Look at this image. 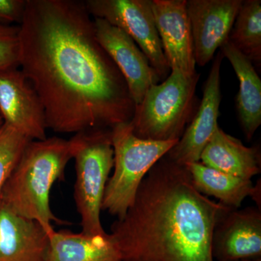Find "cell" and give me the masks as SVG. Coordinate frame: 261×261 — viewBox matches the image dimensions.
Masks as SVG:
<instances>
[{
    "instance_id": "obj_1",
    "label": "cell",
    "mask_w": 261,
    "mask_h": 261,
    "mask_svg": "<svg viewBox=\"0 0 261 261\" xmlns=\"http://www.w3.org/2000/svg\"><path fill=\"white\" fill-rule=\"evenodd\" d=\"M19 67L40 97L47 129L56 133L111 129L135 114L126 80L98 42L85 1L27 0Z\"/></svg>"
},
{
    "instance_id": "obj_2",
    "label": "cell",
    "mask_w": 261,
    "mask_h": 261,
    "mask_svg": "<svg viewBox=\"0 0 261 261\" xmlns=\"http://www.w3.org/2000/svg\"><path fill=\"white\" fill-rule=\"evenodd\" d=\"M231 209L197 191L186 166L166 154L110 234L121 261H215V226Z\"/></svg>"
},
{
    "instance_id": "obj_3",
    "label": "cell",
    "mask_w": 261,
    "mask_h": 261,
    "mask_svg": "<svg viewBox=\"0 0 261 261\" xmlns=\"http://www.w3.org/2000/svg\"><path fill=\"white\" fill-rule=\"evenodd\" d=\"M72 159L69 140L53 137L32 140L20 156L5 184L1 197L16 214L39 223L48 234L53 223H65L53 214L50 192L56 181L64 180Z\"/></svg>"
},
{
    "instance_id": "obj_4",
    "label": "cell",
    "mask_w": 261,
    "mask_h": 261,
    "mask_svg": "<svg viewBox=\"0 0 261 261\" xmlns=\"http://www.w3.org/2000/svg\"><path fill=\"white\" fill-rule=\"evenodd\" d=\"M200 77L197 72L171 70L162 83L151 86L129 122L134 134L145 140H179L199 106L196 89Z\"/></svg>"
},
{
    "instance_id": "obj_5",
    "label": "cell",
    "mask_w": 261,
    "mask_h": 261,
    "mask_svg": "<svg viewBox=\"0 0 261 261\" xmlns=\"http://www.w3.org/2000/svg\"><path fill=\"white\" fill-rule=\"evenodd\" d=\"M74 159V201L81 218L82 232L106 233L101 222L105 190L114 165L111 129L79 132L69 140Z\"/></svg>"
},
{
    "instance_id": "obj_6",
    "label": "cell",
    "mask_w": 261,
    "mask_h": 261,
    "mask_svg": "<svg viewBox=\"0 0 261 261\" xmlns=\"http://www.w3.org/2000/svg\"><path fill=\"white\" fill-rule=\"evenodd\" d=\"M114 171L105 190L102 210L121 219L133 205L146 175L178 140H145L134 134L129 122L111 128Z\"/></svg>"
},
{
    "instance_id": "obj_7",
    "label": "cell",
    "mask_w": 261,
    "mask_h": 261,
    "mask_svg": "<svg viewBox=\"0 0 261 261\" xmlns=\"http://www.w3.org/2000/svg\"><path fill=\"white\" fill-rule=\"evenodd\" d=\"M85 4L94 18L105 19L126 32L143 51L161 80L167 78L171 69L154 23L151 0H87Z\"/></svg>"
},
{
    "instance_id": "obj_8",
    "label": "cell",
    "mask_w": 261,
    "mask_h": 261,
    "mask_svg": "<svg viewBox=\"0 0 261 261\" xmlns=\"http://www.w3.org/2000/svg\"><path fill=\"white\" fill-rule=\"evenodd\" d=\"M0 116L32 140L47 138L45 111L32 82L18 68L0 70Z\"/></svg>"
},
{
    "instance_id": "obj_9",
    "label": "cell",
    "mask_w": 261,
    "mask_h": 261,
    "mask_svg": "<svg viewBox=\"0 0 261 261\" xmlns=\"http://www.w3.org/2000/svg\"><path fill=\"white\" fill-rule=\"evenodd\" d=\"M96 37L124 77L136 106L151 86L159 84V75L132 37L102 18H94Z\"/></svg>"
},
{
    "instance_id": "obj_10",
    "label": "cell",
    "mask_w": 261,
    "mask_h": 261,
    "mask_svg": "<svg viewBox=\"0 0 261 261\" xmlns=\"http://www.w3.org/2000/svg\"><path fill=\"white\" fill-rule=\"evenodd\" d=\"M243 0H187L196 64L202 67L228 40Z\"/></svg>"
},
{
    "instance_id": "obj_11",
    "label": "cell",
    "mask_w": 261,
    "mask_h": 261,
    "mask_svg": "<svg viewBox=\"0 0 261 261\" xmlns=\"http://www.w3.org/2000/svg\"><path fill=\"white\" fill-rule=\"evenodd\" d=\"M223 57L219 51L213 62L204 85L203 95L195 116L177 143L166 155L180 165L200 162L201 154L217 129L221 100V66Z\"/></svg>"
},
{
    "instance_id": "obj_12",
    "label": "cell",
    "mask_w": 261,
    "mask_h": 261,
    "mask_svg": "<svg viewBox=\"0 0 261 261\" xmlns=\"http://www.w3.org/2000/svg\"><path fill=\"white\" fill-rule=\"evenodd\" d=\"M154 23L170 69L193 74L195 68L187 0H151Z\"/></svg>"
},
{
    "instance_id": "obj_13",
    "label": "cell",
    "mask_w": 261,
    "mask_h": 261,
    "mask_svg": "<svg viewBox=\"0 0 261 261\" xmlns=\"http://www.w3.org/2000/svg\"><path fill=\"white\" fill-rule=\"evenodd\" d=\"M212 253L217 261L260 257V208L250 206L228 211L215 226Z\"/></svg>"
},
{
    "instance_id": "obj_14",
    "label": "cell",
    "mask_w": 261,
    "mask_h": 261,
    "mask_svg": "<svg viewBox=\"0 0 261 261\" xmlns=\"http://www.w3.org/2000/svg\"><path fill=\"white\" fill-rule=\"evenodd\" d=\"M48 247L42 226L16 214L0 198V261H46Z\"/></svg>"
},
{
    "instance_id": "obj_15",
    "label": "cell",
    "mask_w": 261,
    "mask_h": 261,
    "mask_svg": "<svg viewBox=\"0 0 261 261\" xmlns=\"http://www.w3.org/2000/svg\"><path fill=\"white\" fill-rule=\"evenodd\" d=\"M220 53L232 66L240 89L236 108L242 129L250 140L261 124V80L252 62L228 41L220 47Z\"/></svg>"
},
{
    "instance_id": "obj_16",
    "label": "cell",
    "mask_w": 261,
    "mask_h": 261,
    "mask_svg": "<svg viewBox=\"0 0 261 261\" xmlns=\"http://www.w3.org/2000/svg\"><path fill=\"white\" fill-rule=\"evenodd\" d=\"M200 162L207 167L245 179H251L260 172L258 148L246 147L220 127L202 151Z\"/></svg>"
},
{
    "instance_id": "obj_17",
    "label": "cell",
    "mask_w": 261,
    "mask_h": 261,
    "mask_svg": "<svg viewBox=\"0 0 261 261\" xmlns=\"http://www.w3.org/2000/svg\"><path fill=\"white\" fill-rule=\"evenodd\" d=\"M48 238L46 261H121V254L110 233L87 235L54 230Z\"/></svg>"
},
{
    "instance_id": "obj_18",
    "label": "cell",
    "mask_w": 261,
    "mask_h": 261,
    "mask_svg": "<svg viewBox=\"0 0 261 261\" xmlns=\"http://www.w3.org/2000/svg\"><path fill=\"white\" fill-rule=\"evenodd\" d=\"M185 166L197 191L207 197H216L221 203L231 208H239L253 191L251 179L221 172L200 162L188 163Z\"/></svg>"
},
{
    "instance_id": "obj_19",
    "label": "cell",
    "mask_w": 261,
    "mask_h": 261,
    "mask_svg": "<svg viewBox=\"0 0 261 261\" xmlns=\"http://www.w3.org/2000/svg\"><path fill=\"white\" fill-rule=\"evenodd\" d=\"M228 39L252 64L260 67V0H243Z\"/></svg>"
},
{
    "instance_id": "obj_20",
    "label": "cell",
    "mask_w": 261,
    "mask_h": 261,
    "mask_svg": "<svg viewBox=\"0 0 261 261\" xmlns=\"http://www.w3.org/2000/svg\"><path fill=\"white\" fill-rule=\"evenodd\" d=\"M31 141L7 123L0 128V197L5 184Z\"/></svg>"
},
{
    "instance_id": "obj_21",
    "label": "cell",
    "mask_w": 261,
    "mask_h": 261,
    "mask_svg": "<svg viewBox=\"0 0 261 261\" xmlns=\"http://www.w3.org/2000/svg\"><path fill=\"white\" fill-rule=\"evenodd\" d=\"M19 67V27L0 24V70Z\"/></svg>"
},
{
    "instance_id": "obj_22",
    "label": "cell",
    "mask_w": 261,
    "mask_h": 261,
    "mask_svg": "<svg viewBox=\"0 0 261 261\" xmlns=\"http://www.w3.org/2000/svg\"><path fill=\"white\" fill-rule=\"evenodd\" d=\"M27 0H0V24H21L25 15Z\"/></svg>"
},
{
    "instance_id": "obj_23",
    "label": "cell",
    "mask_w": 261,
    "mask_h": 261,
    "mask_svg": "<svg viewBox=\"0 0 261 261\" xmlns=\"http://www.w3.org/2000/svg\"><path fill=\"white\" fill-rule=\"evenodd\" d=\"M234 261H261V257H256V258L241 259V260H238Z\"/></svg>"
},
{
    "instance_id": "obj_24",
    "label": "cell",
    "mask_w": 261,
    "mask_h": 261,
    "mask_svg": "<svg viewBox=\"0 0 261 261\" xmlns=\"http://www.w3.org/2000/svg\"><path fill=\"white\" fill-rule=\"evenodd\" d=\"M3 124H4V121H3V118L0 116V128H1Z\"/></svg>"
}]
</instances>
